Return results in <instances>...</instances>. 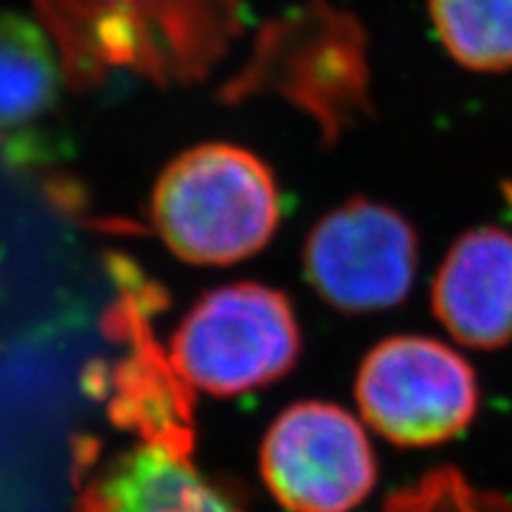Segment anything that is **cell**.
Wrapping results in <instances>:
<instances>
[{
    "label": "cell",
    "mask_w": 512,
    "mask_h": 512,
    "mask_svg": "<svg viewBox=\"0 0 512 512\" xmlns=\"http://www.w3.org/2000/svg\"><path fill=\"white\" fill-rule=\"evenodd\" d=\"M302 335L283 292L235 283L204 294L171 337L169 361L185 387L238 396L283 377Z\"/></svg>",
    "instance_id": "277c9868"
},
{
    "label": "cell",
    "mask_w": 512,
    "mask_h": 512,
    "mask_svg": "<svg viewBox=\"0 0 512 512\" xmlns=\"http://www.w3.org/2000/svg\"><path fill=\"white\" fill-rule=\"evenodd\" d=\"M216 95L226 105L275 95L335 145L373 110L363 22L335 0H302L261 24L247 60Z\"/></svg>",
    "instance_id": "7a4b0ae2"
},
{
    "label": "cell",
    "mask_w": 512,
    "mask_h": 512,
    "mask_svg": "<svg viewBox=\"0 0 512 512\" xmlns=\"http://www.w3.org/2000/svg\"><path fill=\"white\" fill-rule=\"evenodd\" d=\"M152 226L178 259L230 266L261 252L283 219L273 169L247 147L202 143L176 155L159 174Z\"/></svg>",
    "instance_id": "3957f363"
},
{
    "label": "cell",
    "mask_w": 512,
    "mask_h": 512,
    "mask_svg": "<svg viewBox=\"0 0 512 512\" xmlns=\"http://www.w3.org/2000/svg\"><path fill=\"white\" fill-rule=\"evenodd\" d=\"M356 403L370 430L392 444L439 446L477 418L479 380L470 361L439 339L396 335L361 361Z\"/></svg>",
    "instance_id": "5b68a950"
},
{
    "label": "cell",
    "mask_w": 512,
    "mask_h": 512,
    "mask_svg": "<svg viewBox=\"0 0 512 512\" xmlns=\"http://www.w3.org/2000/svg\"><path fill=\"white\" fill-rule=\"evenodd\" d=\"M439 46L467 72H512V0H427Z\"/></svg>",
    "instance_id": "8fae6325"
},
{
    "label": "cell",
    "mask_w": 512,
    "mask_h": 512,
    "mask_svg": "<svg viewBox=\"0 0 512 512\" xmlns=\"http://www.w3.org/2000/svg\"><path fill=\"white\" fill-rule=\"evenodd\" d=\"M72 91L112 76L159 88L195 86L226 62L247 29L245 0H31Z\"/></svg>",
    "instance_id": "6da1fadb"
},
{
    "label": "cell",
    "mask_w": 512,
    "mask_h": 512,
    "mask_svg": "<svg viewBox=\"0 0 512 512\" xmlns=\"http://www.w3.org/2000/svg\"><path fill=\"white\" fill-rule=\"evenodd\" d=\"M79 512H240L214 489L185 453L136 446L105 463L95 460L81 484Z\"/></svg>",
    "instance_id": "9c48e42d"
},
{
    "label": "cell",
    "mask_w": 512,
    "mask_h": 512,
    "mask_svg": "<svg viewBox=\"0 0 512 512\" xmlns=\"http://www.w3.org/2000/svg\"><path fill=\"white\" fill-rule=\"evenodd\" d=\"M434 318L458 344L494 351L512 344V233L465 230L434 273Z\"/></svg>",
    "instance_id": "ba28073f"
},
{
    "label": "cell",
    "mask_w": 512,
    "mask_h": 512,
    "mask_svg": "<svg viewBox=\"0 0 512 512\" xmlns=\"http://www.w3.org/2000/svg\"><path fill=\"white\" fill-rule=\"evenodd\" d=\"M382 512H512V501L472 484L458 467H434L394 491Z\"/></svg>",
    "instance_id": "7c38bea8"
},
{
    "label": "cell",
    "mask_w": 512,
    "mask_h": 512,
    "mask_svg": "<svg viewBox=\"0 0 512 512\" xmlns=\"http://www.w3.org/2000/svg\"><path fill=\"white\" fill-rule=\"evenodd\" d=\"M261 475L290 512H351L373 494L377 460L363 425L335 403H294L261 448Z\"/></svg>",
    "instance_id": "52a82bcc"
},
{
    "label": "cell",
    "mask_w": 512,
    "mask_h": 512,
    "mask_svg": "<svg viewBox=\"0 0 512 512\" xmlns=\"http://www.w3.org/2000/svg\"><path fill=\"white\" fill-rule=\"evenodd\" d=\"M62 83L60 55L41 22L0 12V133H10L12 150L27 152L29 133L57 110Z\"/></svg>",
    "instance_id": "30bf717a"
},
{
    "label": "cell",
    "mask_w": 512,
    "mask_h": 512,
    "mask_svg": "<svg viewBox=\"0 0 512 512\" xmlns=\"http://www.w3.org/2000/svg\"><path fill=\"white\" fill-rule=\"evenodd\" d=\"M420 266L418 230L389 204L351 197L311 228L304 275L320 299L344 313L406 302Z\"/></svg>",
    "instance_id": "8992f818"
}]
</instances>
